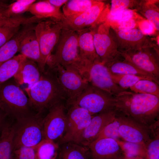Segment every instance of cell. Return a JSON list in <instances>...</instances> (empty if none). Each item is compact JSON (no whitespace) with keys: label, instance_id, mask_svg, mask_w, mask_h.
Segmentation results:
<instances>
[{"label":"cell","instance_id":"cell-35","mask_svg":"<svg viewBox=\"0 0 159 159\" xmlns=\"http://www.w3.org/2000/svg\"><path fill=\"white\" fill-rule=\"evenodd\" d=\"M140 0H112L108 14L113 15L124 9H136Z\"/></svg>","mask_w":159,"mask_h":159},{"label":"cell","instance_id":"cell-36","mask_svg":"<svg viewBox=\"0 0 159 159\" xmlns=\"http://www.w3.org/2000/svg\"><path fill=\"white\" fill-rule=\"evenodd\" d=\"M119 122L116 115L114 120L103 128L96 139L105 138L116 140H121L119 132Z\"/></svg>","mask_w":159,"mask_h":159},{"label":"cell","instance_id":"cell-19","mask_svg":"<svg viewBox=\"0 0 159 159\" xmlns=\"http://www.w3.org/2000/svg\"><path fill=\"white\" fill-rule=\"evenodd\" d=\"M105 64L109 72L112 73L135 75L143 79L153 81L159 84V79L124 59Z\"/></svg>","mask_w":159,"mask_h":159},{"label":"cell","instance_id":"cell-39","mask_svg":"<svg viewBox=\"0 0 159 159\" xmlns=\"http://www.w3.org/2000/svg\"><path fill=\"white\" fill-rule=\"evenodd\" d=\"M31 18L21 16L10 18L4 17L0 14V28L6 26H20L30 24Z\"/></svg>","mask_w":159,"mask_h":159},{"label":"cell","instance_id":"cell-48","mask_svg":"<svg viewBox=\"0 0 159 159\" xmlns=\"http://www.w3.org/2000/svg\"></svg>","mask_w":159,"mask_h":159},{"label":"cell","instance_id":"cell-9","mask_svg":"<svg viewBox=\"0 0 159 159\" xmlns=\"http://www.w3.org/2000/svg\"><path fill=\"white\" fill-rule=\"evenodd\" d=\"M56 78L66 97V105L74 100L89 83L78 72L70 67L57 64L49 68Z\"/></svg>","mask_w":159,"mask_h":159},{"label":"cell","instance_id":"cell-7","mask_svg":"<svg viewBox=\"0 0 159 159\" xmlns=\"http://www.w3.org/2000/svg\"><path fill=\"white\" fill-rule=\"evenodd\" d=\"M115 96L89 83L73 101L66 105H77L94 115L115 109Z\"/></svg>","mask_w":159,"mask_h":159},{"label":"cell","instance_id":"cell-4","mask_svg":"<svg viewBox=\"0 0 159 159\" xmlns=\"http://www.w3.org/2000/svg\"><path fill=\"white\" fill-rule=\"evenodd\" d=\"M14 80L0 85V108L16 119L34 114L30 101Z\"/></svg>","mask_w":159,"mask_h":159},{"label":"cell","instance_id":"cell-46","mask_svg":"<svg viewBox=\"0 0 159 159\" xmlns=\"http://www.w3.org/2000/svg\"><path fill=\"white\" fill-rule=\"evenodd\" d=\"M119 159H143V158L140 157H129L123 154Z\"/></svg>","mask_w":159,"mask_h":159},{"label":"cell","instance_id":"cell-2","mask_svg":"<svg viewBox=\"0 0 159 159\" xmlns=\"http://www.w3.org/2000/svg\"><path fill=\"white\" fill-rule=\"evenodd\" d=\"M78 37L77 32L63 27L55 52L49 57L46 64L49 68L57 64L65 68H72L87 79L90 63L80 56Z\"/></svg>","mask_w":159,"mask_h":159},{"label":"cell","instance_id":"cell-32","mask_svg":"<svg viewBox=\"0 0 159 159\" xmlns=\"http://www.w3.org/2000/svg\"><path fill=\"white\" fill-rule=\"evenodd\" d=\"M130 88L135 93L150 94L159 97V84L152 80L141 79Z\"/></svg>","mask_w":159,"mask_h":159},{"label":"cell","instance_id":"cell-15","mask_svg":"<svg viewBox=\"0 0 159 159\" xmlns=\"http://www.w3.org/2000/svg\"><path fill=\"white\" fill-rule=\"evenodd\" d=\"M121 140L146 145L152 136L150 126L140 124L116 111Z\"/></svg>","mask_w":159,"mask_h":159},{"label":"cell","instance_id":"cell-3","mask_svg":"<svg viewBox=\"0 0 159 159\" xmlns=\"http://www.w3.org/2000/svg\"><path fill=\"white\" fill-rule=\"evenodd\" d=\"M43 73L37 82L24 89L33 108L41 114L57 103L66 100L65 94L54 74L49 72Z\"/></svg>","mask_w":159,"mask_h":159},{"label":"cell","instance_id":"cell-16","mask_svg":"<svg viewBox=\"0 0 159 159\" xmlns=\"http://www.w3.org/2000/svg\"><path fill=\"white\" fill-rule=\"evenodd\" d=\"M89 82L115 96L126 90L113 81L107 67L101 60L92 63L89 70Z\"/></svg>","mask_w":159,"mask_h":159},{"label":"cell","instance_id":"cell-45","mask_svg":"<svg viewBox=\"0 0 159 159\" xmlns=\"http://www.w3.org/2000/svg\"><path fill=\"white\" fill-rule=\"evenodd\" d=\"M8 4L4 1L0 0V14L6 9Z\"/></svg>","mask_w":159,"mask_h":159},{"label":"cell","instance_id":"cell-29","mask_svg":"<svg viewBox=\"0 0 159 159\" xmlns=\"http://www.w3.org/2000/svg\"><path fill=\"white\" fill-rule=\"evenodd\" d=\"M21 67L24 83H27V87L30 88L40 78V72L38 66L34 62L26 58L21 64Z\"/></svg>","mask_w":159,"mask_h":159},{"label":"cell","instance_id":"cell-25","mask_svg":"<svg viewBox=\"0 0 159 159\" xmlns=\"http://www.w3.org/2000/svg\"><path fill=\"white\" fill-rule=\"evenodd\" d=\"M158 1L140 0L136 9L137 12L143 16L155 30H159V9L157 4Z\"/></svg>","mask_w":159,"mask_h":159},{"label":"cell","instance_id":"cell-20","mask_svg":"<svg viewBox=\"0 0 159 159\" xmlns=\"http://www.w3.org/2000/svg\"><path fill=\"white\" fill-rule=\"evenodd\" d=\"M79 53L84 60L93 62L101 60L97 54L94 43L92 33L89 28L77 32Z\"/></svg>","mask_w":159,"mask_h":159},{"label":"cell","instance_id":"cell-40","mask_svg":"<svg viewBox=\"0 0 159 159\" xmlns=\"http://www.w3.org/2000/svg\"><path fill=\"white\" fill-rule=\"evenodd\" d=\"M11 159H35L34 147L24 146L13 150Z\"/></svg>","mask_w":159,"mask_h":159},{"label":"cell","instance_id":"cell-47","mask_svg":"<svg viewBox=\"0 0 159 159\" xmlns=\"http://www.w3.org/2000/svg\"><path fill=\"white\" fill-rule=\"evenodd\" d=\"M90 159H92V158H90Z\"/></svg>","mask_w":159,"mask_h":159},{"label":"cell","instance_id":"cell-28","mask_svg":"<svg viewBox=\"0 0 159 159\" xmlns=\"http://www.w3.org/2000/svg\"><path fill=\"white\" fill-rule=\"evenodd\" d=\"M99 0H69L63 6L65 17L81 14L99 3Z\"/></svg>","mask_w":159,"mask_h":159},{"label":"cell","instance_id":"cell-37","mask_svg":"<svg viewBox=\"0 0 159 159\" xmlns=\"http://www.w3.org/2000/svg\"><path fill=\"white\" fill-rule=\"evenodd\" d=\"M144 18L140 16L122 21L108 23L111 28L114 30H120L138 28L139 22Z\"/></svg>","mask_w":159,"mask_h":159},{"label":"cell","instance_id":"cell-11","mask_svg":"<svg viewBox=\"0 0 159 159\" xmlns=\"http://www.w3.org/2000/svg\"><path fill=\"white\" fill-rule=\"evenodd\" d=\"M111 33L121 54L145 47H159L158 40L145 34L138 28L117 30L111 28Z\"/></svg>","mask_w":159,"mask_h":159},{"label":"cell","instance_id":"cell-1","mask_svg":"<svg viewBox=\"0 0 159 159\" xmlns=\"http://www.w3.org/2000/svg\"><path fill=\"white\" fill-rule=\"evenodd\" d=\"M115 97L117 112L147 126H150L159 120V97L126 90Z\"/></svg>","mask_w":159,"mask_h":159},{"label":"cell","instance_id":"cell-17","mask_svg":"<svg viewBox=\"0 0 159 159\" xmlns=\"http://www.w3.org/2000/svg\"><path fill=\"white\" fill-rule=\"evenodd\" d=\"M115 109L93 115L91 121L82 134L77 144L87 147L97 138L103 128L115 119Z\"/></svg>","mask_w":159,"mask_h":159},{"label":"cell","instance_id":"cell-42","mask_svg":"<svg viewBox=\"0 0 159 159\" xmlns=\"http://www.w3.org/2000/svg\"><path fill=\"white\" fill-rule=\"evenodd\" d=\"M138 29L144 34L148 36L155 34L157 31L150 22L145 18L139 22Z\"/></svg>","mask_w":159,"mask_h":159},{"label":"cell","instance_id":"cell-23","mask_svg":"<svg viewBox=\"0 0 159 159\" xmlns=\"http://www.w3.org/2000/svg\"><path fill=\"white\" fill-rule=\"evenodd\" d=\"M34 29L28 32L21 40L18 52L26 58L38 64L40 59V52Z\"/></svg>","mask_w":159,"mask_h":159},{"label":"cell","instance_id":"cell-12","mask_svg":"<svg viewBox=\"0 0 159 159\" xmlns=\"http://www.w3.org/2000/svg\"><path fill=\"white\" fill-rule=\"evenodd\" d=\"M66 107L67 109L66 130L60 143L62 144L72 142L77 144L93 115L86 110L76 105H71Z\"/></svg>","mask_w":159,"mask_h":159},{"label":"cell","instance_id":"cell-33","mask_svg":"<svg viewBox=\"0 0 159 159\" xmlns=\"http://www.w3.org/2000/svg\"><path fill=\"white\" fill-rule=\"evenodd\" d=\"M143 159H159V128L152 132L151 137L146 145Z\"/></svg>","mask_w":159,"mask_h":159},{"label":"cell","instance_id":"cell-43","mask_svg":"<svg viewBox=\"0 0 159 159\" xmlns=\"http://www.w3.org/2000/svg\"><path fill=\"white\" fill-rule=\"evenodd\" d=\"M47 1L56 8L60 9L68 0H46Z\"/></svg>","mask_w":159,"mask_h":159},{"label":"cell","instance_id":"cell-24","mask_svg":"<svg viewBox=\"0 0 159 159\" xmlns=\"http://www.w3.org/2000/svg\"><path fill=\"white\" fill-rule=\"evenodd\" d=\"M59 148L57 159H90L88 148L72 142L63 143Z\"/></svg>","mask_w":159,"mask_h":159},{"label":"cell","instance_id":"cell-14","mask_svg":"<svg viewBox=\"0 0 159 159\" xmlns=\"http://www.w3.org/2000/svg\"><path fill=\"white\" fill-rule=\"evenodd\" d=\"M121 54L124 59L159 79L158 48L147 47Z\"/></svg>","mask_w":159,"mask_h":159},{"label":"cell","instance_id":"cell-34","mask_svg":"<svg viewBox=\"0 0 159 159\" xmlns=\"http://www.w3.org/2000/svg\"><path fill=\"white\" fill-rule=\"evenodd\" d=\"M110 73L113 81L120 87L125 90L133 86L139 80L143 79L135 75L114 74L110 72Z\"/></svg>","mask_w":159,"mask_h":159},{"label":"cell","instance_id":"cell-22","mask_svg":"<svg viewBox=\"0 0 159 159\" xmlns=\"http://www.w3.org/2000/svg\"><path fill=\"white\" fill-rule=\"evenodd\" d=\"M28 11L42 20L62 21L65 18L60 9L56 8L46 0L35 2L31 5Z\"/></svg>","mask_w":159,"mask_h":159},{"label":"cell","instance_id":"cell-27","mask_svg":"<svg viewBox=\"0 0 159 159\" xmlns=\"http://www.w3.org/2000/svg\"><path fill=\"white\" fill-rule=\"evenodd\" d=\"M26 58L19 54L0 65V85L13 77Z\"/></svg>","mask_w":159,"mask_h":159},{"label":"cell","instance_id":"cell-10","mask_svg":"<svg viewBox=\"0 0 159 159\" xmlns=\"http://www.w3.org/2000/svg\"><path fill=\"white\" fill-rule=\"evenodd\" d=\"M109 9V6L101 0L81 14L65 17L62 21L63 27L77 32L89 28L105 21Z\"/></svg>","mask_w":159,"mask_h":159},{"label":"cell","instance_id":"cell-18","mask_svg":"<svg viewBox=\"0 0 159 159\" xmlns=\"http://www.w3.org/2000/svg\"><path fill=\"white\" fill-rule=\"evenodd\" d=\"M87 147L92 159H119L123 154L117 140L111 138L96 139Z\"/></svg>","mask_w":159,"mask_h":159},{"label":"cell","instance_id":"cell-13","mask_svg":"<svg viewBox=\"0 0 159 159\" xmlns=\"http://www.w3.org/2000/svg\"><path fill=\"white\" fill-rule=\"evenodd\" d=\"M66 105L62 101L58 102L49 109L43 118V131L44 139L55 142L60 141L66 130L67 117Z\"/></svg>","mask_w":159,"mask_h":159},{"label":"cell","instance_id":"cell-31","mask_svg":"<svg viewBox=\"0 0 159 159\" xmlns=\"http://www.w3.org/2000/svg\"><path fill=\"white\" fill-rule=\"evenodd\" d=\"M123 154L130 157H140L143 158L146 145L140 144L126 141L122 140H117Z\"/></svg>","mask_w":159,"mask_h":159},{"label":"cell","instance_id":"cell-6","mask_svg":"<svg viewBox=\"0 0 159 159\" xmlns=\"http://www.w3.org/2000/svg\"><path fill=\"white\" fill-rule=\"evenodd\" d=\"M63 27L62 21L50 19L41 21L34 26L40 52L38 67L42 73L44 72L48 57L58 41Z\"/></svg>","mask_w":159,"mask_h":159},{"label":"cell","instance_id":"cell-8","mask_svg":"<svg viewBox=\"0 0 159 159\" xmlns=\"http://www.w3.org/2000/svg\"><path fill=\"white\" fill-rule=\"evenodd\" d=\"M89 28L93 34L96 52L102 62L107 64L124 59L118 50L111 34V27L107 21Z\"/></svg>","mask_w":159,"mask_h":159},{"label":"cell","instance_id":"cell-30","mask_svg":"<svg viewBox=\"0 0 159 159\" xmlns=\"http://www.w3.org/2000/svg\"><path fill=\"white\" fill-rule=\"evenodd\" d=\"M35 0H17L9 4L6 9L0 14L7 18L21 16L28 11L31 5L36 2Z\"/></svg>","mask_w":159,"mask_h":159},{"label":"cell","instance_id":"cell-41","mask_svg":"<svg viewBox=\"0 0 159 159\" xmlns=\"http://www.w3.org/2000/svg\"><path fill=\"white\" fill-rule=\"evenodd\" d=\"M20 27L6 26L0 28V48L19 31Z\"/></svg>","mask_w":159,"mask_h":159},{"label":"cell","instance_id":"cell-38","mask_svg":"<svg viewBox=\"0 0 159 159\" xmlns=\"http://www.w3.org/2000/svg\"><path fill=\"white\" fill-rule=\"evenodd\" d=\"M140 16L135 9H127L122 10L113 15H110L108 14L106 21L108 23L117 22Z\"/></svg>","mask_w":159,"mask_h":159},{"label":"cell","instance_id":"cell-5","mask_svg":"<svg viewBox=\"0 0 159 159\" xmlns=\"http://www.w3.org/2000/svg\"><path fill=\"white\" fill-rule=\"evenodd\" d=\"M41 115L37 113L16 119L12 150L21 147H34L44 139Z\"/></svg>","mask_w":159,"mask_h":159},{"label":"cell","instance_id":"cell-21","mask_svg":"<svg viewBox=\"0 0 159 159\" xmlns=\"http://www.w3.org/2000/svg\"><path fill=\"white\" fill-rule=\"evenodd\" d=\"M32 24L26 25L0 48V65L14 57L18 52L21 40L28 32L34 28Z\"/></svg>","mask_w":159,"mask_h":159},{"label":"cell","instance_id":"cell-44","mask_svg":"<svg viewBox=\"0 0 159 159\" xmlns=\"http://www.w3.org/2000/svg\"><path fill=\"white\" fill-rule=\"evenodd\" d=\"M7 116L4 112L0 108V134L2 129L6 122V120Z\"/></svg>","mask_w":159,"mask_h":159},{"label":"cell","instance_id":"cell-26","mask_svg":"<svg viewBox=\"0 0 159 159\" xmlns=\"http://www.w3.org/2000/svg\"><path fill=\"white\" fill-rule=\"evenodd\" d=\"M35 159H57L59 151V144L44 139L34 147Z\"/></svg>","mask_w":159,"mask_h":159}]
</instances>
